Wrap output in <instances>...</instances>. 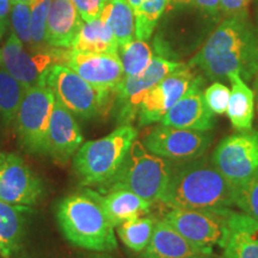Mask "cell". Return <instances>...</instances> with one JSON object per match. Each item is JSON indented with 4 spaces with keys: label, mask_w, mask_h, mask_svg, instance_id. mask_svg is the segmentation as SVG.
<instances>
[{
    "label": "cell",
    "mask_w": 258,
    "mask_h": 258,
    "mask_svg": "<svg viewBox=\"0 0 258 258\" xmlns=\"http://www.w3.org/2000/svg\"><path fill=\"white\" fill-rule=\"evenodd\" d=\"M190 67H200L212 79H226L237 72L250 80L258 72V38L246 14L232 16L212 32L201 49L190 60Z\"/></svg>",
    "instance_id": "cell-1"
},
{
    "label": "cell",
    "mask_w": 258,
    "mask_h": 258,
    "mask_svg": "<svg viewBox=\"0 0 258 258\" xmlns=\"http://www.w3.org/2000/svg\"><path fill=\"white\" fill-rule=\"evenodd\" d=\"M159 202L170 208L232 209L237 206V198L212 159L201 157L173 165L169 185Z\"/></svg>",
    "instance_id": "cell-2"
},
{
    "label": "cell",
    "mask_w": 258,
    "mask_h": 258,
    "mask_svg": "<svg viewBox=\"0 0 258 258\" xmlns=\"http://www.w3.org/2000/svg\"><path fill=\"white\" fill-rule=\"evenodd\" d=\"M56 220L63 237L74 246L96 252L117 249L111 224L93 190L72 194L57 203Z\"/></svg>",
    "instance_id": "cell-3"
},
{
    "label": "cell",
    "mask_w": 258,
    "mask_h": 258,
    "mask_svg": "<svg viewBox=\"0 0 258 258\" xmlns=\"http://www.w3.org/2000/svg\"><path fill=\"white\" fill-rule=\"evenodd\" d=\"M138 129L121 124L104 138L84 143L74 154L73 167L83 185L105 188L123 165Z\"/></svg>",
    "instance_id": "cell-4"
},
{
    "label": "cell",
    "mask_w": 258,
    "mask_h": 258,
    "mask_svg": "<svg viewBox=\"0 0 258 258\" xmlns=\"http://www.w3.org/2000/svg\"><path fill=\"white\" fill-rule=\"evenodd\" d=\"M172 167L173 161L151 153L143 141L137 139L118 173L101 192L127 189L152 205L159 202L165 194Z\"/></svg>",
    "instance_id": "cell-5"
},
{
    "label": "cell",
    "mask_w": 258,
    "mask_h": 258,
    "mask_svg": "<svg viewBox=\"0 0 258 258\" xmlns=\"http://www.w3.org/2000/svg\"><path fill=\"white\" fill-rule=\"evenodd\" d=\"M212 163L237 194L258 173V131L237 132L222 139Z\"/></svg>",
    "instance_id": "cell-6"
},
{
    "label": "cell",
    "mask_w": 258,
    "mask_h": 258,
    "mask_svg": "<svg viewBox=\"0 0 258 258\" xmlns=\"http://www.w3.org/2000/svg\"><path fill=\"white\" fill-rule=\"evenodd\" d=\"M232 209L171 208L163 220L190 243L203 249L224 247L230 233Z\"/></svg>",
    "instance_id": "cell-7"
},
{
    "label": "cell",
    "mask_w": 258,
    "mask_h": 258,
    "mask_svg": "<svg viewBox=\"0 0 258 258\" xmlns=\"http://www.w3.org/2000/svg\"><path fill=\"white\" fill-rule=\"evenodd\" d=\"M44 83L61 105L84 120H90L98 115L111 96L99 92L62 63H54L48 70Z\"/></svg>",
    "instance_id": "cell-8"
},
{
    "label": "cell",
    "mask_w": 258,
    "mask_h": 258,
    "mask_svg": "<svg viewBox=\"0 0 258 258\" xmlns=\"http://www.w3.org/2000/svg\"><path fill=\"white\" fill-rule=\"evenodd\" d=\"M55 97L46 84L27 89L16 115L19 140L32 153L46 154L47 132Z\"/></svg>",
    "instance_id": "cell-9"
},
{
    "label": "cell",
    "mask_w": 258,
    "mask_h": 258,
    "mask_svg": "<svg viewBox=\"0 0 258 258\" xmlns=\"http://www.w3.org/2000/svg\"><path fill=\"white\" fill-rule=\"evenodd\" d=\"M144 146L151 153L171 161H188L205 156L212 144L209 132L157 124L145 134Z\"/></svg>",
    "instance_id": "cell-10"
},
{
    "label": "cell",
    "mask_w": 258,
    "mask_h": 258,
    "mask_svg": "<svg viewBox=\"0 0 258 258\" xmlns=\"http://www.w3.org/2000/svg\"><path fill=\"white\" fill-rule=\"evenodd\" d=\"M0 51L5 70L23 84L25 89L46 84L44 78L48 70L54 63H63L67 53L63 48H51L44 51L27 50L14 32Z\"/></svg>",
    "instance_id": "cell-11"
},
{
    "label": "cell",
    "mask_w": 258,
    "mask_h": 258,
    "mask_svg": "<svg viewBox=\"0 0 258 258\" xmlns=\"http://www.w3.org/2000/svg\"><path fill=\"white\" fill-rule=\"evenodd\" d=\"M182 64V62L156 55L143 73L138 76L123 77L115 90V98L118 109V123L131 124V122L138 117L139 106L144 96L161 79L179 69Z\"/></svg>",
    "instance_id": "cell-12"
},
{
    "label": "cell",
    "mask_w": 258,
    "mask_h": 258,
    "mask_svg": "<svg viewBox=\"0 0 258 258\" xmlns=\"http://www.w3.org/2000/svg\"><path fill=\"white\" fill-rule=\"evenodd\" d=\"M43 196V183L21 157L5 153L0 161V201L31 207Z\"/></svg>",
    "instance_id": "cell-13"
},
{
    "label": "cell",
    "mask_w": 258,
    "mask_h": 258,
    "mask_svg": "<svg viewBox=\"0 0 258 258\" xmlns=\"http://www.w3.org/2000/svg\"><path fill=\"white\" fill-rule=\"evenodd\" d=\"M192 67L183 63L144 96L139 106V125H150L163 120L166 112L182 98L195 79Z\"/></svg>",
    "instance_id": "cell-14"
},
{
    "label": "cell",
    "mask_w": 258,
    "mask_h": 258,
    "mask_svg": "<svg viewBox=\"0 0 258 258\" xmlns=\"http://www.w3.org/2000/svg\"><path fill=\"white\" fill-rule=\"evenodd\" d=\"M62 64L69 66L90 85L106 95L115 96V90L124 77L118 54L84 53L70 49Z\"/></svg>",
    "instance_id": "cell-15"
},
{
    "label": "cell",
    "mask_w": 258,
    "mask_h": 258,
    "mask_svg": "<svg viewBox=\"0 0 258 258\" xmlns=\"http://www.w3.org/2000/svg\"><path fill=\"white\" fill-rule=\"evenodd\" d=\"M202 84L201 77H195L188 91L166 112L160 123L201 132H209L214 128L215 114H213L205 101Z\"/></svg>",
    "instance_id": "cell-16"
},
{
    "label": "cell",
    "mask_w": 258,
    "mask_h": 258,
    "mask_svg": "<svg viewBox=\"0 0 258 258\" xmlns=\"http://www.w3.org/2000/svg\"><path fill=\"white\" fill-rule=\"evenodd\" d=\"M84 144L74 115L55 99L47 132L46 154L60 164L67 163Z\"/></svg>",
    "instance_id": "cell-17"
},
{
    "label": "cell",
    "mask_w": 258,
    "mask_h": 258,
    "mask_svg": "<svg viewBox=\"0 0 258 258\" xmlns=\"http://www.w3.org/2000/svg\"><path fill=\"white\" fill-rule=\"evenodd\" d=\"M213 253L190 243L166 221L158 220L152 239L141 252L143 258H202Z\"/></svg>",
    "instance_id": "cell-18"
},
{
    "label": "cell",
    "mask_w": 258,
    "mask_h": 258,
    "mask_svg": "<svg viewBox=\"0 0 258 258\" xmlns=\"http://www.w3.org/2000/svg\"><path fill=\"white\" fill-rule=\"evenodd\" d=\"M82 23L83 19L71 0H53L47 17V44L71 49Z\"/></svg>",
    "instance_id": "cell-19"
},
{
    "label": "cell",
    "mask_w": 258,
    "mask_h": 258,
    "mask_svg": "<svg viewBox=\"0 0 258 258\" xmlns=\"http://www.w3.org/2000/svg\"><path fill=\"white\" fill-rule=\"evenodd\" d=\"M96 196L114 227L132 219L145 217L151 211L150 202L127 189H114L106 192L96 191Z\"/></svg>",
    "instance_id": "cell-20"
},
{
    "label": "cell",
    "mask_w": 258,
    "mask_h": 258,
    "mask_svg": "<svg viewBox=\"0 0 258 258\" xmlns=\"http://www.w3.org/2000/svg\"><path fill=\"white\" fill-rule=\"evenodd\" d=\"M222 258H258V224L243 212H234Z\"/></svg>",
    "instance_id": "cell-21"
},
{
    "label": "cell",
    "mask_w": 258,
    "mask_h": 258,
    "mask_svg": "<svg viewBox=\"0 0 258 258\" xmlns=\"http://www.w3.org/2000/svg\"><path fill=\"white\" fill-rule=\"evenodd\" d=\"M71 49L84 53L118 54V43L105 16L102 14L101 17L93 21H83Z\"/></svg>",
    "instance_id": "cell-22"
},
{
    "label": "cell",
    "mask_w": 258,
    "mask_h": 258,
    "mask_svg": "<svg viewBox=\"0 0 258 258\" xmlns=\"http://www.w3.org/2000/svg\"><path fill=\"white\" fill-rule=\"evenodd\" d=\"M232 89L227 114L232 127L238 132L252 129L254 117V93L237 72L228 76Z\"/></svg>",
    "instance_id": "cell-23"
},
{
    "label": "cell",
    "mask_w": 258,
    "mask_h": 258,
    "mask_svg": "<svg viewBox=\"0 0 258 258\" xmlns=\"http://www.w3.org/2000/svg\"><path fill=\"white\" fill-rule=\"evenodd\" d=\"M29 207L0 201V253L11 258L21 249L24 237V214Z\"/></svg>",
    "instance_id": "cell-24"
},
{
    "label": "cell",
    "mask_w": 258,
    "mask_h": 258,
    "mask_svg": "<svg viewBox=\"0 0 258 258\" xmlns=\"http://www.w3.org/2000/svg\"><path fill=\"white\" fill-rule=\"evenodd\" d=\"M102 14L105 16L118 47L133 40L135 35V15L127 0H109Z\"/></svg>",
    "instance_id": "cell-25"
},
{
    "label": "cell",
    "mask_w": 258,
    "mask_h": 258,
    "mask_svg": "<svg viewBox=\"0 0 258 258\" xmlns=\"http://www.w3.org/2000/svg\"><path fill=\"white\" fill-rule=\"evenodd\" d=\"M158 220L153 217L132 219L117 226V235L122 243L134 252H143L150 244Z\"/></svg>",
    "instance_id": "cell-26"
},
{
    "label": "cell",
    "mask_w": 258,
    "mask_h": 258,
    "mask_svg": "<svg viewBox=\"0 0 258 258\" xmlns=\"http://www.w3.org/2000/svg\"><path fill=\"white\" fill-rule=\"evenodd\" d=\"M27 89L6 70H0V116L5 122L15 121Z\"/></svg>",
    "instance_id": "cell-27"
},
{
    "label": "cell",
    "mask_w": 258,
    "mask_h": 258,
    "mask_svg": "<svg viewBox=\"0 0 258 258\" xmlns=\"http://www.w3.org/2000/svg\"><path fill=\"white\" fill-rule=\"evenodd\" d=\"M118 56L123 67L124 77H132L143 73L154 55L146 41L137 38L118 47Z\"/></svg>",
    "instance_id": "cell-28"
},
{
    "label": "cell",
    "mask_w": 258,
    "mask_h": 258,
    "mask_svg": "<svg viewBox=\"0 0 258 258\" xmlns=\"http://www.w3.org/2000/svg\"><path fill=\"white\" fill-rule=\"evenodd\" d=\"M170 0H143L135 12V37L147 41Z\"/></svg>",
    "instance_id": "cell-29"
},
{
    "label": "cell",
    "mask_w": 258,
    "mask_h": 258,
    "mask_svg": "<svg viewBox=\"0 0 258 258\" xmlns=\"http://www.w3.org/2000/svg\"><path fill=\"white\" fill-rule=\"evenodd\" d=\"M53 0H30L31 10V47L30 51L51 49L46 42L47 17Z\"/></svg>",
    "instance_id": "cell-30"
},
{
    "label": "cell",
    "mask_w": 258,
    "mask_h": 258,
    "mask_svg": "<svg viewBox=\"0 0 258 258\" xmlns=\"http://www.w3.org/2000/svg\"><path fill=\"white\" fill-rule=\"evenodd\" d=\"M12 32L24 47H31V10L29 3H11Z\"/></svg>",
    "instance_id": "cell-31"
},
{
    "label": "cell",
    "mask_w": 258,
    "mask_h": 258,
    "mask_svg": "<svg viewBox=\"0 0 258 258\" xmlns=\"http://www.w3.org/2000/svg\"><path fill=\"white\" fill-rule=\"evenodd\" d=\"M237 207L258 224V173L235 194Z\"/></svg>",
    "instance_id": "cell-32"
},
{
    "label": "cell",
    "mask_w": 258,
    "mask_h": 258,
    "mask_svg": "<svg viewBox=\"0 0 258 258\" xmlns=\"http://www.w3.org/2000/svg\"><path fill=\"white\" fill-rule=\"evenodd\" d=\"M231 91L227 86L221 83H214L208 86L207 90L203 92L205 101L207 103L208 108L215 115H222L227 110L228 102H230Z\"/></svg>",
    "instance_id": "cell-33"
},
{
    "label": "cell",
    "mask_w": 258,
    "mask_h": 258,
    "mask_svg": "<svg viewBox=\"0 0 258 258\" xmlns=\"http://www.w3.org/2000/svg\"><path fill=\"white\" fill-rule=\"evenodd\" d=\"M83 21L90 22L101 17L109 0H71Z\"/></svg>",
    "instance_id": "cell-34"
},
{
    "label": "cell",
    "mask_w": 258,
    "mask_h": 258,
    "mask_svg": "<svg viewBox=\"0 0 258 258\" xmlns=\"http://www.w3.org/2000/svg\"><path fill=\"white\" fill-rule=\"evenodd\" d=\"M249 0H220V9L225 14L234 16L244 14Z\"/></svg>",
    "instance_id": "cell-35"
},
{
    "label": "cell",
    "mask_w": 258,
    "mask_h": 258,
    "mask_svg": "<svg viewBox=\"0 0 258 258\" xmlns=\"http://www.w3.org/2000/svg\"><path fill=\"white\" fill-rule=\"evenodd\" d=\"M192 2L211 16H218L221 11L220 0H192Z\"/></svg>",
    "instance_id": "cell-36"
},
{
    "label": "cell",
    "mask_w": 258,
    "mask_h": 258,
    "mask_svg": "<svg viewBox=\"0 0 258 258\" xmlns=\"http://www.w3.org/2000/svg\"><path fill=\"white\" fill-rule=\"evenodd\" d=\"M11 12V0H0V36H3L9 24V14Z\"/></svg>",
    "instance_id": "cell-37"
},
{
    "label": "cell",
    "mask_w": 258,
    "mask_h": 258,
    "mask_svg": "<svg viewBox=\"0 0 258 258\" xmlns=\"http://www.w3.org/2000/svg\"><path fill=\"white\" fill-rule=\"evenodd\" d=\"M79 258H116L109 252H96V251H91L90 253L83 254Z\"/></svg>",
    "instance_id": "cell-38"
},
{
    "label": "cell",
    "mask_w": 258,
    "mask_h": 258,
    "mask_svg": "<svg viewBox=\"0 0 258 258\" xmlns=\"http://www.w3.org/2000/svg\"><path fill=\"white\" fill-rule=\"evenodd\" d=\"M128 2V4L131 5V8L133 9V11H134V14L135 12L138 11L139 10V8H140V5H141V3H143V0H127Z\"/></svg>",
    "instance_id": "cell-39"
},
{
    "label": "cell",
    "mask_w": 258,
    "mask_h": 258,
    "mask_svg": "<svg viewBox=\"0 0 258 258\" xmlns=\"http://www.w3.org/2000/svg\"><path fill=\"white\" fill-rule=\"evenodd\" d=\"M254 95H256V99H257V111H258V78L254 83Z\"/></svg>",
    "instance_id": "cell-40"
},
{
    "label": "cell",
    "mask_w": 258,
    "mask_h": 258,
    "mask_svg": "<svg viewBox=\"0 0 258 258\" xmlns=\"http://www.w3.org/2000/svg\"><path fill=\"white\" fill-rule=\"evenodd\" d=\"M172 2H175V3H182V4H186V3L192 2V0H172Z\"/></svg>",
    "instance_id": "cell-41"
},
{
    "label": "cell",
    "mask_w": 258,
    "mask_h": 258,
    "mask_svg": "<svg viewBox=\"0 0 258 258\" xmlns=\"http://www.w3.org/2000/svg\"><path fill=\"white\" fill-rule=\"evenodd\" d=\"M11 3H30V0H11Z\"/></svg>",
    "instance_id": "cell-42"
},
{
    "label": "cell",
    "mask_w": 258,
    "mask_h": 258,
    "mask_svg": "<svg viewBox=\"0 0 258 258\" xmlns=\"http://www.w3.org/2000/svg\"><path fill=\"white\" fill-rule=\"evenodd\" d=\"M202 258H222V257H217V256H214V254H209V256H206V257H202Z\"/></svg>",
    "instance_id": "cell-43"
},
{
    "label": "cell",
    "mask_w": 258,
    "mask_h": 258,
    "mask_svg": "<svg viewBox=\"0 0 258 258\" xmlns=\"http://www.w3.org/2000/svg\"><path fill=\"white\" fill-rule=\"evenodd\" d=\"M4 154H5V153H0V161H2L3 158H4Z\"/></svg>",
    "instance_id": "cell-44"
},
{
    "label": "cell",
    "mask_w": 258,
    "mask_h": 258,
    "mask_svg": "<svg viewBox=\"0 0 258 258\" xmlns=\"http://www.w3.org/2000/svg\"><path fill=\"white\" fill-rule=\"evenodd\" d=\"M0 63H2V51H0Z\"/></svg>",
    "instance_id": "cell-45"
},
{
    "label": "cell",
    "mask_w": 258,
    "mask_h": 258,
    "mask_svg": "<svg viewBox=\"0 0 258 258\" xmlns=\"http://www.w3.org/2000/svg\"><path fill=\"white\" fill-rule=\"evenodd\" d=\"M0 38H2V36H0Z\"/></svg>",
    "instance_id": "cell-46"
}]
</instances>
